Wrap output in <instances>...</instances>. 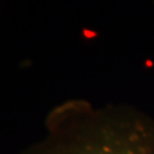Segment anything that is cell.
Listing matches in <instances>:
<instances>
[{
    "label": "cell",
    "instance_id": "6da1fadb",
    "mask_svg": "<svg viewBox=\"0 0 154 154\" xmlns=\"http://www.w3.org/2000/svg\"><path fill=\"white\" fill-rule=\"evenodd\" d=\"M18 154H154V117L127 103L66 99L48 112L44 135Z\"/></svg>",
    "mask_w": 154,
    "mask_h": 154
}]
</instances>
